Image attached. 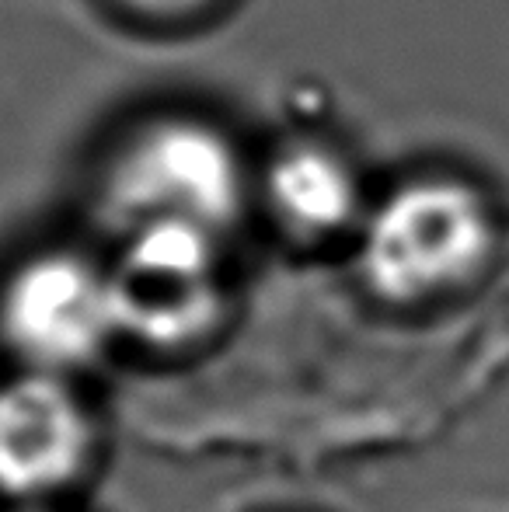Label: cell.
<instances>
[{
  "mask_svg": "<svg viewBox=\"0 0 509 512\" xmlns=\"http://www.w3.org/2000/svg\"><path fill=\"white\" fill-rule=\"evenodd\" d=\"M88 453V418L46 370L0 387V488L39 495L63 485Z\"/></svg>",
  "mask_w": 509,
  "mask_h": 512,
  "instance_id": "cell-5",
  "label": "cell"
},
{
  "mask_svg": "<svg viewBox=\"0 0 509 512\" xmlns=\"http://www.w3.org/2000/svg\"><path fill=\"white\" fill-rule=\"evenodd\" d=\"M102 203L112 220H189L227 234L248 206V175L238 147L192 115L143 122L109 157Z\"/></svg>",
  "mask_w": 509,
  "mask_h": 512,
  "instance_id": "cell-2",
  "label": "cell"
},
{
  "mask_svg": "<svg viewBox=\"0 0 509 512\" xmlns=\"http://www.w3.org/2000/svg\"><path fill=\"white\" fill-rule=\"evenodd\" d=\"M0 331L46 373L88 363L119 335L109 269L77 251L25 258L0 290Z\"/></svg>",
  "mask_w": 509,
  "mask_h": 512,
  "instance_id": "cell-4",
  "label": "cell"
},
{
  "mask_svg": "<svg viewBox=\"0 0 509 512\" xmlns=\"http://www.w3.org/2000/svg\"><path fill=\"white\" fill-rule=\"evenodd\" d=\"M220 237L189 220H143L109 269L119 335L178 345L220 314Z\"/></svg>",
  "mask_w": 509,
  "mask_h": 512,
  "instance_id": "cell-3",
  "label": "cell"
},
{
  "mask_svg": "<svg viewBox=\"0 0 509 512\" xmlns=\"http://www.w3.org/2000/svg\"><path fill=\"white\" fill-rule=\"evenodd\" d=\"M123 4L140 14H150V18H178V14L203 11L213 0H123Z\"/></svg>",
  "mask_w": 509,
  "mask_h": 512,
  "instance_id": "cell-7",
  "label": "cell"
},
{
  "mask_svg": "<svg viewBox=\"0 0 509 512\" xmlns=\"http://www.w3.org/2000/svg\"><path fill=\"white\" fill-rule=\"evenodd\" d=\"M492 237V213L471 185L415 178L363 216L360 276L387 304H419L468 283Z\"/></svg>",
  "mask_w": 509,
  "mask_h": 512,
  "instance_id": "cell-1",
  "label": "cell"
},
{
  "mask_svg": "<svg viewBox=\"0 0 509 512\" xmlns=\"http://www.w3.org/2000/svg\"><path fill=\"white\" fill-rule=\"evenodd\" d=\"M262 196L269 213L293 237H332L363 220V189L356 168L318 140L286 143L265 168Z\"/></svg>",
  "mask_w": 509,
  "mask_h": 512,
  "instance_id": "cell-6",
  "label": "cell"
}]
</instances>
